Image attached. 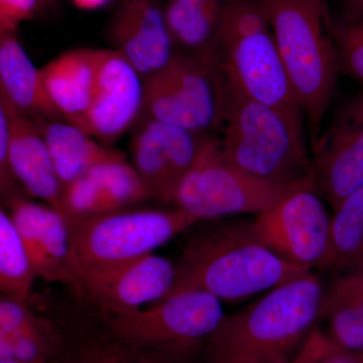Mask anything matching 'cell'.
I'll return each instance as SVG.
<instances>
[{
	"mask_svg": "<svg viewBox=\"0 0 363 363\" xmlns=\"http://www.w3.org/2000/svg\"><path fill=\"white\" fill-rule=\"evenodd\" d=\"M176 266L171 294L204 291L220 301L245 300L312 271L294 266L267 248L252 222L230 221L193 236Z\"/></svg>",
	"mask_w": 363,
	"mask_h": 363,
	"instance_id": "6da1fadb",
	"label": "cell"
},
{
	"mask_svg": "<svg viewBox=\"0 0 363 363\" xmlns=\"http://www.w3.org/2000/svg\"><path fill=\"white\" fill-rule=\"evenodd\" d=\"M324 291L311 272L225 315L205 344L210 363H288L314 329Z\"/></svg>",
	"mask_w": 363,
	"mask_h": 363,
	"instance_id": "7a4b0ae2",
	"label": "cell"
},
{
	"mask_svg": "<svg viewBox=\"0 0 363 363\" xmlns=\"http://www.w3.org/2000/svg\"><path fill=\"white\" fill-rule=\"evenodd\" d=\"M262 2L314 143L340 74L328 0Z\"/></svg>",
	"mask_w": 363,
	"mask_h": 363,
	"instance_id": "3957f363",
	"label": "cell"
},
{
	"mask_svg": "<svg viewBox=\"0 0 363 363\" xmlns=\"http://www.w3.org/2000/svg\"><path fill=\"white\" fill-rule=\"evenodd\" d=\"M220 133L224 156L250 175L279 185L312 179L304 121L245 96L227 79Z\"/></svg>",
	"mask_w": 363,
	"mask_h": 363,
	"instance_id": "277c9868",
	"label": "cell"
},
{
	"mask_svg": "<svg viewBox=\"0 0 363 363\" xmlns=\"http://www.w3.org/2000/svg\"><path fill=\"white\" fill-rule=\"evenodd\" d=\"M245 96L304 121L262 0H230L209 54Z\"/></svg>",
	"mask_w": 363,
	"mask_h": 363,
	"instance_id": "5b68a950",
	"label": "cell"
},
{
	"mask_svg": "<svg viewBox=\"0 0 363 363\" xmlns=\"http://www.w3.org/2000/svg\"><path fill=\"white\" fill-rule=\"evenodd\" d=\"M199 220L180 208L118 210L71 221L69 284L79 289L152 253Z\"/></svg>",
	"mask_w": 363,
	"mask_h": 363,
	"instance_id": "8992f818",
	"label": "cell"
},
{
	"mask_svg": "<svg viewBox=\"0 0 363 363\" xmlns=\"http://www.w3.org/2000/svg\"><path fill=\"white\" fill-rule=\"evenodd\" d=\"M225 99V76L209 55L176 51L168 65L145 81L142 117L215 135Z\"/></svg>",
	"mask_w": 363,
	"mask_h": 363,
	"instance_id": "52a82bcc",
	"label": "cell"
},
{
	"mask_svg": "<svg viewBox=\"0 0 363 363\" xmlns=\"http://www.w3.org/2000/svg\"><path fill=\"white\" fill-rule=\"evenodd\" d=\"M296 185L260 180L238 168L224 156L218 136L211 135L177 189L173 204L199 221L259 215Z\"/></svg>",
	"mask_w": 363,
	"mask_h": 363,
	"instance_id": "ba28073f",
	"label": "cell"
},
{
	"mask_svg": "<svg viewBox=\"0 0 363 363\" xmlns=\"http://www.w3.org/2000/svg\"><path fill=\"white\" fill-rule=\"evenodd\" d=\"M225 316L221 301L200 290L171 294L150 308L111 315L112 330L133 347H156L173 353H194Z\"/></svg>",
	"mask_w": 363,
	"mask_h": 363,
	"instance_id": "9c48e42d",
	"label": "cell"
},
{
	"mask_svg": "<svg viewBox=\"0 0 363 363\" xmlns=\"http://www.w3.org/2000/svg\"><path fill=\"white\" fill-rule=\"evenodd\" d=\"M331 219L309 179L257 215L252 227L259 240L281 259L312 271L332 269Z\"/></svg>",
	"mask_w": 363,
	"mask_h": 363,
	"instance_id": "30bf717a",
	"label": "cell"
},
{
	"mask_svg": "<svg viewBox=\"0 0 363 363\" xmlns=\"http://www.w3.org/2000/svg\"><path fill=\"white\" fill-rule=\"evenodd\" d=\"M313 149L312 180L334 210L363 186V91L339 108Z\"/></svg>",
	"mask_w": 363,
	"mask_h": 363,
	"instance_id": "8fae6325",
	"label": "cell"
},
{
	"mask_svg": "<svg viewBox=\"0 0 363 363\" xmlns=\"http://www.w3.org/2000/svg\"><path fill=\"white\" fill-rule=\"evenodd\" d=\"M209 136L145 117L138 121L130 142L131 164L150 197L173 203Z\"/></svg>",
	"mask_w": 363,
	"mask_h": 363,
	"instance_id": "7c38bea8",
	"label": "cell"
},
{
	"mask_svg": "<svg viewBox=\"0 0 363 363\" xmlns=\"http://www.w3.org/2000/svg\"><path fill=\"white\" fill-rule=\"evenodd\" d=\"M145 82L113 49H104L87 113V133L104 145L116 142L142 117Z\"/></svg>",
	"mask_w": 363,
	"mask_h": 363,
	"instance_id": "4fadbf2b",
	"label": "cell"
},
{
	"mask_svg": "<svg viewBox=\"0 0 363 363\" xmlns=\"http://www.w3.org/2000/svg\"><path fill=\"white\" fill-rule=\"evenodd\" d=\"M111 49L135 67L143 82L175 55L162 0H121L107 25Z\"/></svg>",
	"mask_w": 363,
	"mask_h": 363,
	"instance_id": "5bb4252c",
	"label": "cell"
},
{
	"mask_svg": "<svg viewBox=\"0 0 363 363\" xmlns=\"http://www.w3.org/2000/svg\"><path fill=\"white\" fill-rule=\"evenodd\" d=\"M150 197L149 191L126 161L123 152L113 150L106 160L63 191V206L69 221L111 213Z\"/></svg>",
	"mask_w": 363,
	"mask_h": 363,
	"instance_id": "9a60e30c",
	"label": "cell"
},
{
	"mask_svg": "<svg viewBox=\"0 0 363 363\" xmlns=\"http://www.w3.org/2000/svg\"><path fill=\"white\" fill-rule=\"evenodd\" d=\"M175 281V264L152 252L91 279L80 290L116 315L160 302L168 297Z\"/></svg>",
	"mask_w": 363,
	"mask_h": 363,
	"instance_id": "2e32d148",
	"label": "cell"
},
{
	"mask_svg": "<svg viewBox=\"0 0 363 363\" xmlns=\"http://www.w3.org/2000/svg\"><path fill=\"white\" fill-rule=\"evenodd\" d=\"M9 216L37 277L69 284L71 228L65 215L47 204L13 198Z\"/></svg>",
	"mask_w": 363,
	"mask_h": 363,
	"instance_id": "e0dca14e",
	"label": "cell"
},
{
	"mask_svg": "<svg viewBox=\"0 0 363 363\" xmlns=\"http://www.w3.org/2000/svg\"><path fill=\"white\" fill-rule=\"evenodd\" d=\"M0 109L9 121V164L13 179L33 197L65 215L63 186L35 121L1 100Z\"/></svg>",
	"mask_w": 363,
	"mask_h": 363,
	"instance_id": "ac0fdd59",
	"label": "cell"
},
{
	"mask_svg": "<svg viewBox=\"0 0 363 363\" xmlns=\"http://www.w3.org/2000/svg\"><path fill=\"white\" fill-rule=\"evenodd\" d=\"M104 50H73L40 69L48 95L64 121L86 133L87 113Z\"/></svg>",
	"mask_w": 363,
	"mask_h": 363,
	"instance_id": "d6986e66",
	"label": "cell"
},
{
	"mask_svg": "<svg viewBox=\"0 0 363 363\" xmlns=\"http://www.w3.org/2000/svg\"><path fill=\"white\" fill-rule=\"evenodd\" d=\"M0 100L30 118L64 121L16 33H0Z\"/></svg>",
	"mask_w": 363,
	"mask_h": 363,
	"instance_id": "ffe728a7",
	"label": "cell"
},
{
	"mask_svg": "<svg viewBox=\"0 0 363 363\" xmlns=\"http://www.w3.org/2000/svg\"><path fill=\"white\" fill-rule=\"evenodd\" d=\"M32 119L44 138L63 189L113 152L114 150L68 121Z\"/></svg>",
	"mask_w": 363,
	"mask_h": 363,
	"instance_id": "44dd1931",
	"label": "cell"
},
{
	"mask_svg": "<svg viewBox=\"0 0 363 363\" xmlns=\"http://www.w3.org/2000/svg\"><path fill=\"white\" fill-rule=\"evenodd\" d=\"M230 0H167L164 18L177 52L209 54Z\"/></svg>",
	"mask_w": 363,
	"mask_h": 363,
	"instance_id": "7402d4cb",
	"label": "cell"
},
{
	"mask_svg": "<svg viewBox=\"0 0 363 363\" xmlns=\"http://www.w3.org/2000/svg\"><path fill=\"white\" fill-rule=\"evenodd\" d=\"M320 317L328 320L330 337L348 352L363 350V271L340 272L324 291Z\"/></svg>",
	"mask_w": 363,
	"mask_h": 363,
	"instance_id": "603a6c76",
	"label": "cell"
},
{
	"mask_svg": "<svg viewBox=\"0 0 363 363\" xmlns=\"http://www.w3.org/2000/svg\"><path fill=\"white\" fill-rule=\"evenodd\" d=\"M332 269L363 271V186L334 209L331 219Z\"/></svg>",
	"mask_w": 363,
	"mask_h": 363,
	"instance_id": "cb8c5ba5",
	"label": "cell"
},
{
	"mask_svg": "<svg viewBox=\"0 0 363 363\" xmlns=\"http://www.w3.org/2000/svg\"><path fill=\"white\" fill-rule=\"evenodd\" d=\"M37 278L25 245L9 212L0 211V290L26 301Z\"/></svg>",
	"mask_w": 363,
	"mask_h": 363,
	"instance_id": "d4e9b609",
	"label": "cell"
},
{
	"mask_svg": "<svg viewBox=\"0 0 363 363\" xmlns=\"http://www.w3.org/2000/svg\"><path fill=\"white\" fill-rule=\"evenodd\" d=\"M52 341L37 319L7 335H0V362L51 359Z\"/></svg>",
	"mask_w": 363,
	"mask_h": 363,
	"instance_id": "484cf974",
	"label": "cell"
},
{
	"mask_svg": "<svg viewBox=\"0 0 363 363\" xmlns=\"http://www.w3.org/2000/svg\"><path fill=\"white\" fill-rule=\"evenodd\" d=\"M339 73L363 84V16L335 25Z\"/></svg>",
	"mask_w": 363,
	"mask_h": 363,
	"instance_id": "4316f807",
	"label": "cell"
},
{
	"mask_svg": "<svg viewBox=\"0 0 363 363\" xmlns=\"http://www.w3.org/2000/svg\"><path fill=\"white\" fill-rule=\"evenodd\" d=\"M35 318L21 298L2 297L0 302V335H7L32 323Z\"/></svg>",
	"mask_w": 363,
	"mask_h": 363,
	"instance_id": "83f0119b",
	"label": "cell"
},
{
	"mask_svg": "<svg viewBox=\"0 0 363 363\" xmlns=\"http://www.w3.org/2000/svg\"><path fill=\"white\" fill-rule=\"evenodd\" d=\"M38 0H0V33H16L21 23L32 18Z\"/></svg>",
	"mask_w": 363,
	"mask_h": 363,
	"instance_id": "f1b7e54d",
	"label": "cell"
},
{
	"mask_svg": "<svg viewBox=\"0 0 363 363\" xmlns=\"http://www.w3.org/2000/svg\"><path fill=\"white\" fill-rule=\"evenodd\" d=\"M77 363H152L121 346L97 345L88 348Z\"/></svg>",
	"mask_w": 363,
	"mask_h": 363,
	"instance_id": "f546056e",
	"label": "cell"
},
{
	"mask_svg": "<svg viewBox=\"0 0 363 363\" xmlns=\"http://www.w3.org/2000/svg\"><path fill=\"white\" fill-rule=\"evenodd\" d=\"M339 347L337 344L323 332L313 329L302 345L298 347L288 363H315L327 352Z\"/></svg>",
	"mask_w": 363,
	"mask_h": 363,
	"instance_id": "4dcf8cb0",
	"label": "cell"
},
{
	"mask_svg": "<svg viewBox=\"0 0 363 363\" xmlns=\"http://www.w3.org/2000/svg\"><path fill=\"white\" fill-rule=\"evenodd\" d=\"M9 121L6 113L0 109V177L1 188H6L9 182L13 180L9 164Z\"/></svg>",
	"mask_w": 363,
	"mask_h": 363,
	"instance_id": "1f68e13d",
	"label": "cell"
},
{
	"mask_svg": "<svg viewBox=\"0 0 363 363\" xmlns=\"http://www.w3.org/2000/svg\"><path fill=\"white\" fill-rule=\"evenodd\" d=\"M342 21H352L363 16V0H342L341 2Z\"/></svg>",
	"mask_w": 363,
	"mask_h": 363,
	"instance_id": "d6a6232c",
	"label": "cell"
},
{
	"mask_svg": "<svg viewBox=\"0 0 363 363\" xmlns=\"http://www.w3.org/2000/svg\"><path fill=\"white\" fill-rule=\"evenodd\" d=\"M315 363H353V360L351 352L336 347L320 357Z\"/></svg>",
	"mask_w": 363,
	"mask_h": 363,
	"instance_id": "836d02e7",
	"label": "cell"
},
{
	"mask_svg": "<svg viewBox=\"0 0 363 363\" xmlns=\"http://www.w3.org/2000/svg\"><path fill=\"white\" fill-rule=\"evenodd\" d=\"M72 1L78 9L93 11V9L106 6L111 0H72Z\"/></svg>",
	"mask_w": 363,
	"mask_h": 363,
	"instance_id": "e575fe53",
	"label": "cell"
},
{
	"mask_svg": "<svg viewBox=\"0 0 363 363\" xmlns=\"http://www.w3.org/2000/svg\"><path fill=\"white\" fill-rule=\"evenodd\" d=\"M353 363H363V350L359 352H351Z\"/></svg>",
	"mask_w": 363,
	"mask_h": 363,
	"instance_id": "d590c367",
	"label": "cell"
},
{
	"mask_svg": "<svg viewBox=\"0 0 363 363\" xmlns=\"http://www.w3.org/2000/svg\"><path fill=\"white\" fill-rule=\"evenodd\" d=\"M0 363H58V362H52V359H49V360H40V362H0Z\"/></svg>",
	"mask_w": 363,
	"mask_h": 363,
	"instance_id": "8d00e7d4",
	"label": "cell"
}]
</instances>
